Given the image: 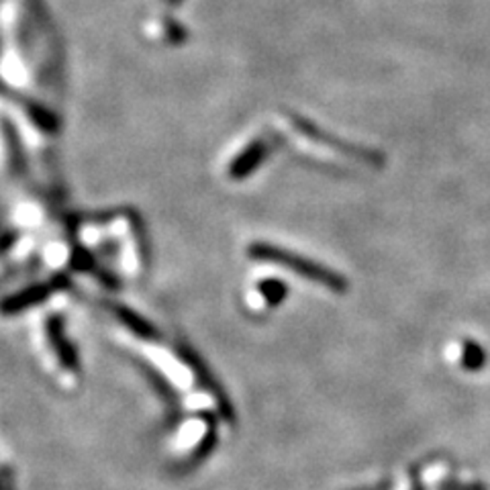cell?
<instances>
[{
  "label": "cell",
  "mask_w": 490,
  "mask_h": 490,
  "mask_svg": "<svg viewBox=\"0 0 490 490\" xmlns=\"http://www.w3.org/2000/svg\"><path fill=\"white\" fill-rule=\"evenodd\" d=\"M250 255L260 262L276 264V266L291 270L294 272V274L303 276L304 280H311V283L329 288V291L343 293L345 288H348V280H345V276L337 274V272L331 268L321 266V264H317L315 260H309V258H304V255L288 252L284 250V247L270 245V244H254L250 247Z\"/></svg>",
  "instance_id": "cell-1"
},
{
  "label": "cell",
  "mask_w": 490,
  "mask_h": 490,
  "mask_svg": "<svg viewBox=\"0 0 490 490\" xmlns=\"http://www.w3.org/2000/svg\"><path fill=\"white\" fill-rule=\"evenodd\" d=\"M266 156H268V143L266 141L258 139V141L250 143V146H247L235 159H233V164L229 168L231 178H244V176L252 174L255 168L264 162V158Z\"/></svg>",
  "instance_id": "cell-2"
},
{
  "label": "cell",
  "mask_w": 490,
  "mask_h": 490,
  "mask_svg": "<svg viewBox=\"0 0 490 490\" xmlns=\"http://www.w3.org/2000/svg\"><path fill=\"white\" fill-rule=\"evenodd\" d=\"M462 364L466 370H480L486 364V353L476 341H466L462 350Z\"/></svg>",
  "instance_id": "cell-3"
},
{
  "label": "cell",
  "mask_w": 490,
  "mask_h": 490,
  "mask_svg": "<svg viewBox=\"0 0 490 490\" xmlns=\"http://www.w3.org/2000/svg\"><path fill=\"white\" fill-rule=\"evenodd\" d=\"M260 291L266 296L268 304H280L286 299V284L280 280H266L260 284Z\"/></svg>",
  "instance_id": "cell-4"
}]
</instances>
